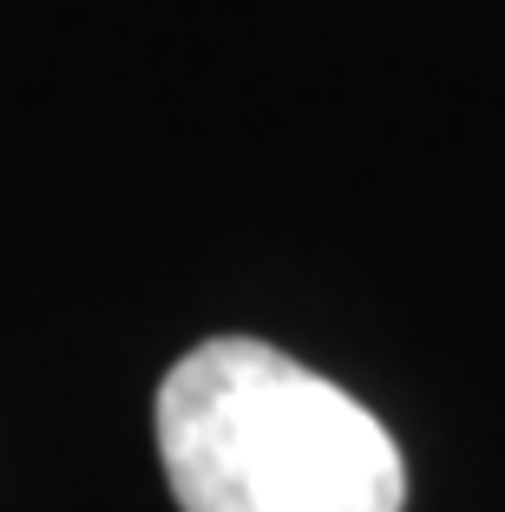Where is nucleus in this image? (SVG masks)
<instances>
[{"label": "nucleus", "instance_id": "1", "mask_svg": "<svg viewBox=\"0 0 505 512\" xmlns=\"http://www.w3.org/2000/svg\"><path fill=\"white\" fill-rule=\"evenodd\" d=\"M184 512H401V447L348 388L250 335L197 342L158 388Z\"/></svg>", "mask_w": 505, "mask_h": 512}]
</instances>
